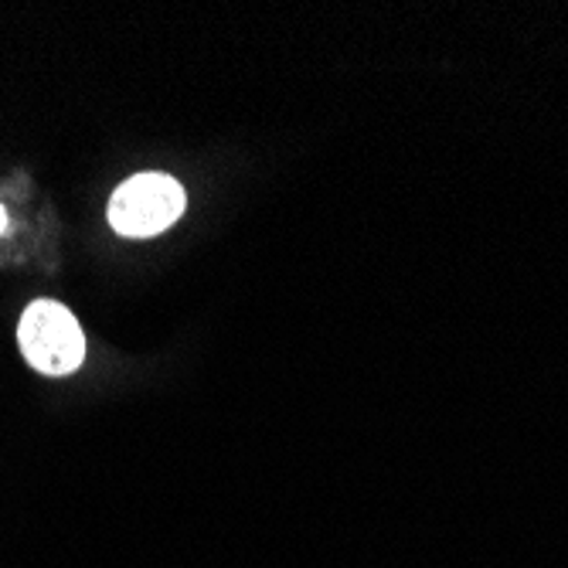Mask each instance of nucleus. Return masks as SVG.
Segmentation results:
<instances>
[{
  "label": "nucleus",
  "mask_w": 568,
  "mask_h": 568,
  "mask_svg": "<svg viewBox=\"0 0 568 568\" xmlns=\"http://www.w3.org/2000/svg\"><path fill=\"white\" fill-rule=\"evenodd\" d=\"M18 344L28 365L41 375L62 378L82 368L85 361V337L72 310L55 300H34L18 324Z\"/></svg>",
  "instance_id": "nucleus-1"
},
{
  "label": "nucleus",
  "mask_w": 568,
  "mask_h": 568,
  "mask_svg": "<svg viewBox=\"0 0 568 568\" xmlns=\"http://www.w3.org/2000/svg\"><path fill=\"white\" fill-rule=\"evenodd\" d=\"M187 194L171 174H133L110 197V225L126 239H150L184 215Z\"/></svg>",
  "instance_id": "nucleus-2"
},
{
  "label": "nucleus",
  "mask_w": 568,
  "mask_h": 568,
  "mask_svg": "<svg viewBox=\"0 0 568 568\" xmlns=\"http://www.w3.org/2000/svg\"><path fill=\"white\" fill-rule=\"evenodd\" d=\"M4 225H8V215H4V209H0V232H4Z\"/></svg>",
  "instance_id": "nucleus-3"
}]
</instances>
